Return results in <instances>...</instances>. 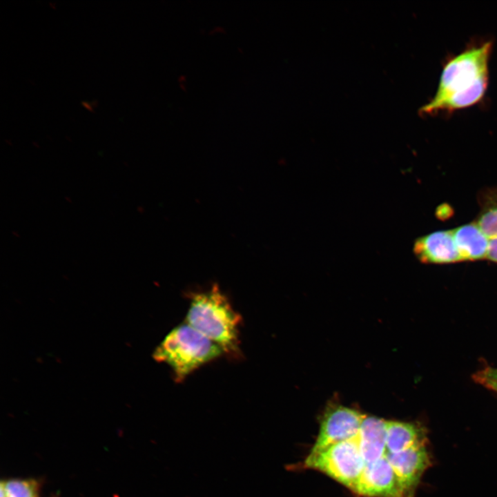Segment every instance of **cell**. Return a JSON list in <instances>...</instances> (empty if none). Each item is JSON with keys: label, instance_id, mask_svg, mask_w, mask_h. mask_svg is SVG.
<instances>
[{"label": "cell", "instance_id": "obj_9", "mask_svg": "<svg viewBox=\"0 0 497 497\" xmlns=\"http://www.w3.org/2000/svg\"><path fill=\"white\" fill-rule=\"evenodd\" d=\"M387 420L366 416L358 435L360 450L364 464L382 458L386 451Z\"/></svg>", "mask_w": 497, "mask_h": 497}, {"label": "cell", "instance_id": "obj_6", "mask_svg": "<svg viewBox=\"0 0 497 497\" xmlns=\"http://www.w3.org/2000/svg\"><path fill=\"white\" fill-rule=\"evenodd\" d=\"M353 492L362 497H405L398 477L385 455L364 465Z\"/></svg>", "mask_w": 497, "mask_h": 497}, {"label": "cell", "instance_id": "obj_1", "mask_svg": "<svg viewBox=\"0 0 497 497\" xmlns=\"http://www.w3.org/2000/svg\"><path fill=\"white\" fill-rule=\"evenodd\" d=\"M491 48V42H485L451 59L442 70L435 96L422 111L454 110L477 103L487 88Z\"/></svg>", "mask_w": 497, "mask_h": 497}, {"label": "cell", "instance_id": "obj_5", "mask_svg": "<svg viewBox=\"0 0 497 497\" xmlns=\"http://www.w3.org/2000/svg\"><path fill=\"white\" fill-rule=\"evenodd\" d=\"M365 416L358 410L338 403L329 404L321 417L319 433L309 454H318L357 436Z\"/></svg>", "mask_w": 497, "mask_h": 497}, {"label": "cell", "instance_id": "obj_10", "mask_svg": "<svg viewBox=\"0 0 497 497\" xmlns=\"http://www.w3.org/2000/svg\"><path fill=\"white\" fill-rule=\"evenodd\" d=\"M451 231L463 261L483 260L487 257L490 239L476 222L460 226Z\"/></svg>", "mask_w": 497, "mask_h": 497}, {"label": "cell", "instance_id": "obj_15", "mask_svg": "<svg viewBox=\"0 0 497 497\" xmlns=\"http://www.w3.org/2000/svg\"><path fill=\"white\" fill-rule=\"evenodd\" d=\"M487 259L497 263V237L489 240Z\"/></svg>", "mask_w": 497, "mask_h": 497}, {"label": "cell", "instance_id": "obj_12", "mask_svg": "<svg viewBox=\"0 0 497 497\" xmlns=\"http://www.w3.org/2000/svg\"><path fill=\"white\" fill-rule=\"evenodd\" d=\"M480 211L476 223L489 239L497 237V188L480 193Z\"/></svg>", "mask_w": 497, "mask_h": 497}, {"label": "cell", "instance_id": "obj_13", "mask_svg": "<svg viewBox=\"0 0 497 497\" xmlns=\"http://www.w3.org/2000/svg\"><path fill=\"white\" fill-rule=\"evenodd\" d=\"M1 497H38V486L32 480L1 482Z\"/></svg>", "mask_w": 497, "mask_h": 497}, {"label": "cell", "instance_id": "obj_3", "mask_svg": "<svg viewBox=\"0 0 497 497\" xmlns=\"http://www.w3.org/2000/svg\"><path fill=\"white\" fill-rule=\"evenodd\" d=\"M223 353L217 344L186 322L174 327L165 336L155 350L153 357L170 367L175 381L181 382Z\"/></svg>", "mask_w": 497, "mask_h": 497}, {"label": "cell", "instance_id": "obj_11", "mask_svg": "<svg viewBox=\"0 0 497 497\" xmlns=\"http://www.w3.org/2000/svg\"><path fill=\"white\" fill-rule=\"evenodd\" d=\"M423 442V432L418 425L387 420L386 449L389 453H398Z\"/></svg>", "mask_w": 497, "mask_h": 497}, {"label": "cell", "instance_id": "obj_7", "mask_svg": "<svg viewBox=\"0 0 497 497\" xmlns=\"http://www.w3.org/2000/svg\"><path fill=\"white\" fill-rule=\"evenodd\" d=\"M385 456L398 477L405 497H413L429 458L425 442L406 450L391 454L386 449Z\"/></svg>", "mask_w": 497, "mask_h": 497}, {"label": "cell", "instance_id": "obj_16", "mask_svg": "<svg viewBox=\"0 0 497 497\" xmlns=\"http://www.w3.org/2000/svg\"><path fill=\"white\" fill-rule=\"evenodd\" d=\"M476 374L494 380H497V369L487 367L485 369L478 371Z\"/></svg>", "mask_w": 497, "mask_h": 497}, {"label": "cell", "instance_id": "obj_8", "mask_svg": "<svg viewBox=\"0 0 497 497\" xmlns=\"http://www.w3.org/2000/svg\"><path fill=\"white\" fill-rule=\"evenodd\" d=\"M413 253L426 264H448L463 261L455 243L452 231H438L415 240Z\"/></svg>", "mask_w": 497, "mask_h": 497}, {"label": "cell", "instance_id": "obj_14", "mask_svg": "<svg viewBox=\"0 0 497 497\" xmlns=\"http://www.w3.org/2000/svg\"><path fill=\"white\" fill-rule=\"evenodd\" d=\"M474 380L475 381L479 382L482 385L485 386V387L495 391L497 393V380H491L489 378H486L484 377H482L478 374H475Z\"/></svg>", "mask_w": 497, "mask_h": 497}, {"label": "cell", "instance_id": "obj_4", "mask_svg": "<svg viewBox=\"0 0 497 497\" xmlns=\"http://www.w3.org/2000/svg\"><path fill=\"white\" fill-rule=\"evenodd\" d=\"M364 465L358 436L335 443L318 454H309L304 462L305 468L318 470L352 491L362 475Z\"/></svg>", "mask_w": 497, "mask_h": 497}, {"label": "cell", "instance_id": "obj_2", "mask_svg": "<svg viewBox=\"0 0 497 497\" xmlns=\"http://www.w3.org/2000/svg\"><path fill=\"white\" fill-rule=\"evenodd\" d=\"M186 322L217 344L224 353H240V315L217 284L191 292Z\"/></svg>", "mask_w": 497, "mask_h": 497}]
</instances>
